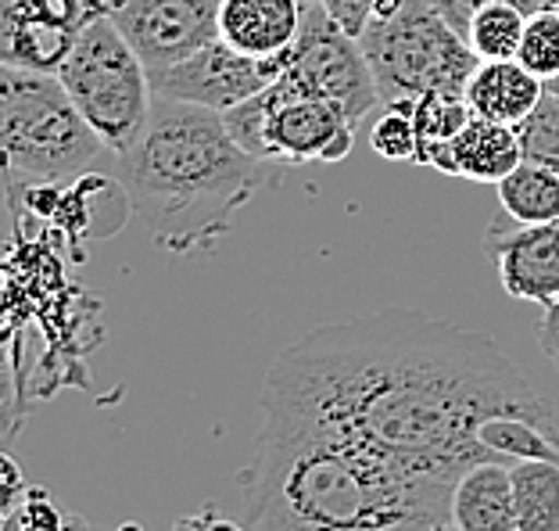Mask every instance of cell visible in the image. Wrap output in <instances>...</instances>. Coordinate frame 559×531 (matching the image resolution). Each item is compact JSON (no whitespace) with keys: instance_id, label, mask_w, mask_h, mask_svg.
Masks as SVG:
<instances>
[{"instance_id":"6da1fadb","label":"cell","mask_w":559,"mask_h":531,"mask_svg":"<svg viewBox=\"0 0 559 531\" xmlns=\"http://www.w3.org/2000/svg\"><path fill=\"white\" fill-rule=\"evenodd\" d=\"M262 396L320 416L444 492L474 463L491 460L477 441L491 416L556 421L549 399L499 341L413 309L305 334L273 359Z\"/></svg>"},{"instance_id":"7a4b0ae2","label":"cell","mask_w":559,"mask_h":531,"mask_svg":"<svg viewBox=\"0 0 559 531\" xmlns=\"http://www.w3.org/2000/svg\"><path fill=\"white\" fill-rule=\"evenodd\" d=\"M240 521L251 531H435L452 521V492L262 396Z\"/></svg>"},{"instance_id":"3957f363","label":"cell","mask_w":559,"mask_h":531,"mask_svg":"<svg viewBox=\"0 0 559 531\" xmlns=\"http://www.w3.org/2000/svg\"><path fill=\"white\" fill-rule=\"evenodd\" d=\"M116 158L133 212L173 256L230 234L237 212L280 184L284 169L248 155L226 130L223 111L169 97H155L144 133Z\"/></svg>"},{"instance_id":"277c9868","label":"cell","mask_w":559,"mask_h":531,"mask_svg":"<svg viewBox=\"0 0 559 531\" xmlns=\"http://www.w3.org/2000/svg\"><path fill=\"white\" fill-rule=\"evenodd\" d=\"M0 105H4L0 133H4L11 180L58 184L66 176L86 173L108 151L61 80L50 72L4 66Z\"/></svg>"},{"instance_id":"5b68a950","label":"cell","mask_w":559,"mask_h":531,"mask_svg":"<svg viewBox=\"0 0 559 531\" xmlns=\"http://www.w3.org/2000/svg\"><path fill=\"white\" fill-rule=\"evenodd\" d=\"M359 47L373 69L380 105L416 101L427 91L466 94L469 75L480 66L477 50L430 8V0H405L395 15L373 19Z\"/></svg>"},{"instance_id":"8992f818","label":"cell","mask_w":559,"mask_h":531,"mask_svg":"<svg viewBox=\"0 0 559 531\" xmlns=\"http://www.w3.org/2000/svg\"><path fill=\"white\" fill-rule=\"evenodd\" d=\"M58 80L111 155H126L136 144L155 108V91L147 66L108 15H97L80 33Z\"/></svg>"},{"instance_id":"52a82bcc","label":"cell","mask_w":559,"mask_h":531,"mask_svg":"<svg viewBox=\"0 0 559 531\" xmlns=\"http://www.w3.org/2000/svg\"><path fill=\"white\" fill-rule=\"evenodd\" d=\"M230 137L273 166H305V162H341L352 155L355 122L323 97H312L287 83L284 75L262 94L223 111Z\"/></svg>"},{"instance_id":"ba28073f","label":"cell","mask_w":559,"mask_h":531,"mask_svg":"<svg viewBox=\"0 0 559 531\" xmlns=\"http://www.w3.org/2000/svg\"><path fill=\"white\" fill-rule=\"evenodd\" d=\"M284 80L295 83L305 94L330 101L352 122H362L373 111V105H380L373 69L366 61L359 40L326 15L323 0L305 4V22L295 50H290Z\"/></svg>"},{"instance_id":"9c48e42d","label":"cell","mask_w":559,"mask_h":531,"mask_svg":"<svg viewBox=\"0 0 559 531\" xmlns=\"http://www.w3.org/2000/svg\"><path fill=\"white\" fill-rule=\"evenodd\" d=\"M290 50L280 58H248L226 40H212L198 55L180 61V66L147 72L151 91H155V97L190 101V105L212 111H230L240 101L262 94L265 86H273L284 75V69L290 66Z\"/></svg>"},{"instance_id":"30bf717a","label":"cell","mask_w":559,"mask_h":531,"mask_svg":"<svg viewBox=\"0 0 559 531\" xmlns=\"http://www.w3.org/2000/svg\"><path fill=\"white\" fill-rule=\"evenodd\" d=\"M223 0H108L105 15L133 44L147 72L180 66L219 40Z\"/></svg>"},{"instance_id":"8fae6325","label":"cell","mask_w":559,"mask_h":531,"mask_svg":"<svg viewBox=\"0 0 559 531\" xmlns=\"http://www.w3.org/2000/svg\"><path fill=\"white\" fill-rule=\"evenodd\" d=\"M97 15L91 0H0V61L58 75Z\"/></svg>"},{"instance_id":"7c38bea8","label":"cell","mask_w":559,"mask_h":531,"mask_svg":"<svg viewBox=\"0 0 559 531\" xmlns=\"http://www.w3.org/2000/svg\"><path fill=\"white\" fill-rule=\"evenodd\" d=\"M485 248L510 298L538 302L542 309L559 302V223H516L510 212H499Z\"/></svg>"},{"instance_id":"4fadbf2b","label":"cell","mask_w":559,"mask_h":531,"mask_svg":"<svg viewBox=\"0 0 559 531\" xmlns=\"http://www.w3.org/2000/svg\"><path fill=\"white\" fill-rule=\"evenodd\" d=\"M520 162H524V144H520L516 126L474 116L455 141L430 151L427 166H435L438 173L460 176V180L499 184L520 166Z\"/></svg>"},{"instance_id":"5bb4252c","label":"cell","mask_w":559,"mask_h":531,"mask_svg":"<svg viewBox=\"0 0 559 531\" xmlns=\"http://www.w3.org/2000/svg\"><path fill=\"white\" fill-rule=\"evenodd\" d=\"M301 0H223L219 40L248 58H280L298 44Z\"/></svg>"},{"instance_id":"9a60e30c","label":"cell","mask_w":559,"mask_h":531,"mask_svg":"<svg viewBox=\"0 0 559 531\" xmlns=\"http://www.w3.org/2000/svg\"><path fill=\"white\" fill-rule=\"evenodd\" d=\"M549 94L545 80L520 66L516 58L510 61H480L477 72L466 83V101L474 108V116L495 119L506 126H520L531 111L542 105V97Z\"/></svg>"},{"instance_id":"2e32d148","label":"cell","mask_w":559,"mask_h":531,"mask_svg":"<svg viewBox=\"0 0 559 531\" xmlns=\"http://www.w3.org/2000/svg\"><path fill=\"white\" fill-rule=\"evenodd\" d=\"M452 524L460 531H516L510 463H474L452 488Z\"/></svg>"},{"instance_id":"e0dca14e","label":"cell","mask_w":559,"mask_h":531,"mask_svg":"<svg viewBox=\"0 0 559 531\" xmlns=\"http://www.w3.org/2000/svg\"><path fill=\"white\" fill-rule=\"evenodd\" d=\"M510 474L516 531H559V460H520Z\"/></svg>"},{"instance_id":"ac0fdd59","label":"cell","mask_w":559,"mask_h":531,"mask_svg":"<svg viewBox=\"0 0 559 531\" xmlns=\"http://www.w3.org/2000/svg\"><path fill=\"white\" fill-rule=\"evenodd\" d=\"M495 187H499L502 212H510L516 223H559V173L556 169L524 158Z\"/></svg>"},{"instance_id":"d6986e66","label":"cell","mask_w":559,"mask_h":531,"mask_svg":"<svg viewBox=\"0 0 559 531\" xmlns=\"http://www.w3.org/2000/svg\"><path fill=\"white\" fill-rule=\"evenodd\" d=\"M469 119H474V108H469L466 94H460V91L419 94L413 101V122H416V137H419L416 166H427L430 151H438L449 141H455Z\"/></svg>"},{"instance_id":"ffe728a7","label":"cell","mask_w":559,"mask_h":531,"mask_svg":"<svg viewBox=\"0 0 559 531\" xmlns=\"http://www.w3.org/2000/svg\"><path fill=\"white\" fill-rule=\"evenodd\" d=\"M527 11H520L516 4H485L469 19L466 40L477 50L480 61H510L516 58L520 40L527 30Z\"/></svg>"},{"instance_id":"44dd1931","label":"cell","mask_w":559,"mask_h":531,"mask_svg":"<svg viewBox=\"0 0 559 531\" xmlns=\"http://www.w3.org/2000/svg\"><path fill=\"white\" fill-rule=\"evenodd\" d=\"M516 61L535 72L538 80H545V86L559 80V11L556 8H542L527 19Z\"/></svg>"},{"instance_id":"7402d4cb","label":"cell","mask_w":559,"mask_h":531,"mask_svg":"<svg viewBox=\"0 0 559 531\" xmlns=\"http://www.w3.org/2000/svg\"><path fill=\"white\" fill-rule=\"evenodd\" d=\"M370 148L388 162H416L419 137L413 122V101L384 105V111L370 126Z\"/></svg>"},{"instance_id":"603a6c76","label":"cell","mask_w":559,"mask_h":531,"mask_svg":"<svg viewBox=\"0 0 559 531\" xmlns=\"http://www.w3.org/2000/svg\"><path fill=\"white\" fill-rule=\"evenodd\" d=\"M520 144H524V158L542 162L559 173V97L545 94L542 105L516 126Z\"/></svg>"},{"instance_id":"cb8c5ba5","label":"cell","mask_w":559,"mask_h":531,"mask_svg":"<svg viewBox=\"0 0 559 531\" xmlns=\"http://www.w3.org/2000/svg\"><path fill=\"white\" fill-rule=\"evenodd\" d=\"M4 531H91V524H86L83 517L66 514L47 492L33 488V492H25L22 503H15V507L8 510Z\"/></svg>"},{"instance_id":"d4e9b609","label":"cell","mask_w":559,"mask_h":531,"mask_svg":"<svg viewBox=\"0 0 559 531\" xmlns=\"http://www.w3.org/2000/svg\"><path fill=\"white\" fill-rule=\"evenodd\" d=\"M402 4H405V0H323L326 15L334 19L348 36H355V40H359L362 30H366V25H370L373 19L395 15V11H399Z\"/></svg>"},{"instance_id":"484cf974","label":"cell","mask_w":559,"mask_h":531,"mask_svg":"<svg viewBox=\"0 0 559 531\" xmlns=\"http://www.w3.org/2000/svg\"><path fill=\"white\" fill-rule=\"evenodd\" d=\"M485 4H499V0H430V8H435L438 15L449 22L455 33H463V36L469 30V19H474ZM502 4H516L520 11L535 15V11L549 8V0H502Z\"/></svg>"},{"instance_id":"4316f807","label":"cell","mask_w":559,"mask_h":531,"mask_svg":"<svg viewBox=\"0 0 559 531\" xmlns=\"http://www.w3.org/2000/svg\"><path fill=\"white\" fill-rule=\"evenodd\" d=\"M173 531H251V528L245 521H230L226 514L209 507V510H201V514L183 517V521H176Z\"/></svg>"},{"instance_id":"83f0119b","label":"cell","mask_w":559,"mask_h":531,"mask_svg":"<svg viewBox=\"0 0 559 531\" xmlns=\"http://www.w3.org/2000/svg\"><path fill=\"white\" fill-rule=\"evenodd\" d=\"M538 349L545 352V359H549L559 370V302H552V306L545 309V316H542V323H538Z\"/></svg>"},{"instance_id":"f1b7e54d","label":"cell","mask_w":559,"mask_h":531,"mask_svg":"<svg viewBox=\"0 0 559 531\" xmlns=\"http://www.w3.org/2000/svg\"><path fill=\"white\" fill-rule=\"evenodd\" d=\"M91 4H94V8L100 11V15H105V4H108V0H91Z\"/></svg>"},{"instance_id":"f546056e","label":"cell","mask_w":559,"mask_h":531,"mask_svg":"<svg viewBox=\"0 0 559 531\" xmlns=\"http://www.w3.org/2000/svg\"><path fill=\"white\" fill-rule=\"evenodd\" d=\"M435 531H460V528H455V524H452V521H449V524H438V528H435Z\"/></svg>"},{"instance_id":"4dcf8cb0","label":"cell","mask_w":559,"mask_h":531,"mask_svg":"<svg viewBox=\"0 0 559 531\" xmlns=\"http://www.w3.org/2000/svg\"><path fill=\"white\" fill-rule=\"evenodd\" d=\"M549 94H556V97H559V80H552V83H549Z\"/></svg>"},{"instance_id":"1f68e13d","label":"cell","mask_w":559,"mask_h":531,"mask_svg":"<svg viewBox=\"0 0 559 531\" xmlns=\"http://www.w3.org/2000/svg\"><path fill=\"white\" fill-rule=\"evenodd\" d=\"M549 8H559V0H549Z\"/></svg>"},{"instance_id":"d6a6232c","label":"cell","mask_w":559,"mask_h":531,"mask_svg":"<svg viewBox=\"0 0 559 531\" xmlns=\"http://www.w3.org/2000/svg\"><path fill=\"white\" fill-rule=\"evenodd\" d=\"M301 4H316V0H301Z\"/></svg>"},{"instance_id":"836d02e7","label":"cell","mask_w":559,"mask_h":531,"mask_svg":"<svg viewBox=\"0 0 559 531\" xmlns=\"http://www.w3.org/2000/svg\"><path fill=\"white\" fill-rule=\"evenodd\" d=\"M556 11H559V8H556Z\"/></svg>"}]
</instances>
